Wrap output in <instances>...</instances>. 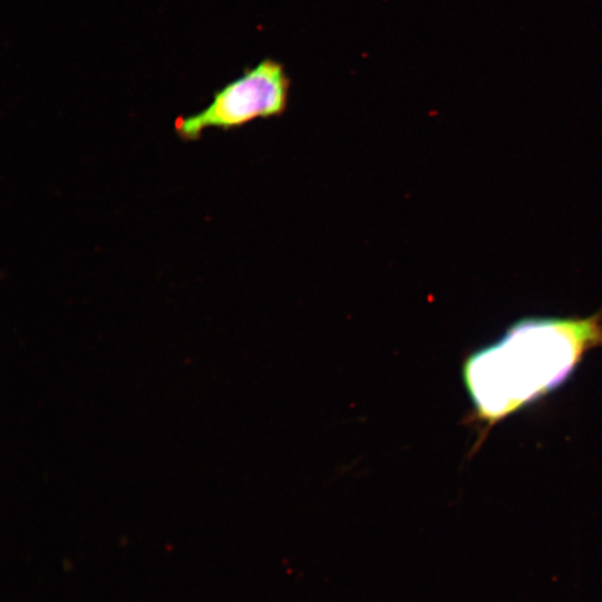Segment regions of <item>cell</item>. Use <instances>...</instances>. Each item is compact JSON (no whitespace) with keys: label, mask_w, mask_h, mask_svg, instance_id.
<instances>
[{"label":"cell","mask_w":602,"mask_h":602,"mask_svg":"<svg viewBox=\"0 0 602 602\" xmlns=\"http://www.w3.org/2000/svg\"><path fill=\"white\" fill-rule=\"evenodd\" d=\"M596 347H602V309L586 318L533 317L514 322L463 363L474 408L470 420L488 430L563 383Z\"/></svg>","instance_id":"1"},{"label":"cell","mask_w":602,"mask_h":602,"mask_svg":"<svg viewBox=\"0 0 602 602\" xmlns=\"http://www.w3.org/2000/svg\"><path fill=\"white\" fill-rule=\"evenodd\" d=\"M291 79L283 64L264 58L220 88L202 110L181 118L175 129L185 140L208 128L233 129L255 119L279 117L287 110Z\"/></svg>","instance_id":"2"}]
</instances>
